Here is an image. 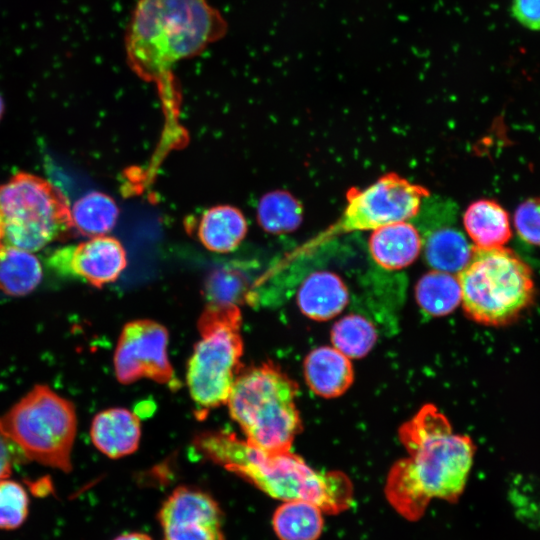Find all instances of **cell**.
I'll use <instances>...</instances> for the list:
<instances>
[{
    "label": "cell",
    "mask_w": 540,
    "mask_h": 540,
    "mask_svg": "<svg viewBox=\"0 0 540 540\" xmlns=\"http://www.w3.org/2000/svg\"><path fill=\"white\" fill-rule=\"evenodd\" d=\"M373 260L386 270L409 266L420 254L422 237L408 221L381 226L371 233L368 241Z\"/></svg>",
    "instance_id": "4fadbf2b"
},
{
    "label": "cell",
    "mask_w": 540,
    "mask_h": 540,
    "mask_svg": "<svg viewBox=\"0 0 540 540\" xmlns=\"http://www.w3.org/2000/svg\"><path fill=\"white\" fill-rule=\"evenodd\" d=\"M4 244L35 252L73 233L71 209L50 181L27 172L0 185Z\"/></svg>",
    "instance_id": "8992f818"
},
{
    "label": "cell",
    "mask_w": 540,
    "mask_h": 540,
    "mask_svg": "<svg viewBox=\"0 0 540 540\" xmlns=\"http://www.w3.org/2000/svg\"><path fill=\"white\" fill-rule=\"evenodd\" d=\"M26 460L18 446L0 429V480L11 475L15 464Z\"/></svg>",
    "instance_id": "f546056e"
},
{
    "label": "cell",
    "mask_w": 540,
    "mask_h": 540,
    "mask_svg": "<svg viewBox=\"0 0 540 540\" xmlns=\"http://www.w3.org/2000/svg\"><path fill=\"white\" fill-rule=\"evenodd\" d=\"M324 512L301 500L285 501L272 516V527L280 540H317L324 528Z\"/></svg>",
    "instance_id": "ffe728a7"
},
{
    "label": "cell",
    "mask_w": 540,
    "mask_h": 540,
    "mask_svg": "<svg viewBox=\"0 0 540 540\" xmlns=\"http://www.w3.org/2000/svg\"><path fill=\"white\" fill-rule=\"evenodd\" d=\"M243 282L238 275L220 271L215 273L207 285V296L211 305H237L243 295Z\"/></svg>",
    "instance_id": "4316f807"
},
{
    "label": "cell",
    "mask_w": 540,
    "mask_h": 540,
    "mask_svg": "<svg viewBox=\"0 0 540 540\" xmlns=\"http://www.w3.org/2000/svg\"><path fill=\"white\" fill-rule=\"evenodd\" d=\"M457 277L465 313L484 325L511 323L535 296L530 267L513 251L503 247H475L469 263Z\"/></svg>",
    "instance_id": "5b68a950"
},
{
    "label": "cell",
    "mask_w": 540,
    "mask_h": 540,
    "mask_svg": "<svg viewBox=\"0 0 540 540\" xmlns=\"http://www.w3.org/2000/svg\"><path fill=\"white\" fill-rule=\"evenodd\" d=\"M297 392L286 373L265 363L238 375L227 400L229 412L249 444L268 452L289 451L301 431Z\"/></svg>",
    "instance_id": "277c9868"
},
{
    "label": "cell",
    "mask_w": 540,
    "mask_h": 540,
    "mask_svg": "<svg viewBox=\"0 0 540 540\" xmlns=\"http://www.w3.org/2000/svg\"><path fill=\"white\" fill-rule=\"evenodd\" d=\"M257 219L266 232L288 233L296 230L301 224L303 208L289 192L273 191L265 194L259 201Z\"/></svg>",
    "instance_id": "cb8c5ba5"
},
{
    "label": "cell",
    "mask_w": 540,
    "mask_h": 540,
    "mask_svg": "<svg viewBox=\"0 0 540 540\" xmlns=\"http://www.w3.org/2000/svg\"><path fill=\"white\" fill-rule=\"evenodd\" d=\"M200 339L187 368L193 401L203 410L227 402L243 354L241 313L237 305L208 304L199 319Z\"/></svg>",
    "instance_id": "ba28073f"
},
{
    "label": "cell",
    "mask_w": 540,
    "mask_h": 540,
    "mask_svg": "<svg viewBox=\"0 0 540 540\" xmlns=\"http://www.w3.org/2000/svg\"><path fill=\"white\" fill-rule=\"evenodd\" d=\"M377 340L374 325L358 314L344 316L331 329L333 347L352 359L367 355Z\"/></svg>",
    "instance_id": "d4e9b609"
},
{
    "label": "cell",
    "mask_w": 540,
    "mask_h": 540,
    "mask_svg": "<svg viewBox=\"0 0 540 540\" xmlns=\"http://www.w3.org/2000/svg\"><path fill=\"white\" fill-rule=\"evenodd\" d=\"M408 457L395 462L384 492L404 518L417 520L430 501L456 502L462 495L473 464L475 445L456 434L447 417L433 404H425L399 428Z\"/></svg>",
    "instance_id": "6da1fadb"
},
{
    "label": "cell",
    "mask_w": 540,
    "mask_h": 540,
    "mask_svg": "<svg viewBox=\"0 0 540 540\" xmlns=\"http://www.w3.org/2000/svg\"><path fill=\"white\" fill-rule=\"evenodd\" d=\"M158 519L163 540H225L223 511L199 489H175L162 503Z\"/></svg>",
    "instance_id": "8fae6325"
},
{
    "label": "cell",
    "mask_w": 540,
    "mask_h": 540,
    "mask_svg": "<svg viewBox=\"0 0 540 540\" xmlns=\"http://www.w3.org/2000/svg\"><path fill=\"white\" fill-rule=\"evenodd\" d=\"M430 196L427 188L391 172L364 189L351 188L347 205L330 233L375 230L381 226L408 221L420 212Z\"/></svg>",
    "instance_id": "9c48e42d"
},
{
    "label": "cell",
    "mask_w": 540,
    "mask_h": 540,
    "mask_svg": "<svg viewBox=\"0 0 540 540\" xmlns=\"http://www.w3.org/2000/svg\"><path fill=\"white\" fill-rule=\"evenodd\" d=\"M29 511V498L25 488L8 478L0 480V529L20 527Z\"/></svg>",
    "instance_id": "484cf974"
},
{
    "label": "cell",
    "mask_w": 540,
    "mask_h": 540,
    "mask_svg": "<svg viewBox=\"0 0 540 540\" xmlns=\"http://www.w3.org/2000/svg\"><path fill=\"white\" fill-rule=\"evenodd\" d=\"M90 435L95 447L110 458L133 453L139 444L141 429L138 417L124 408H110L98 413Z\"/></svg>",
    "instance_id": "9a60e30c"
},
{
    "label": "cell",
    "mask_w": 540,
    "mask_h": 540,
    "mask_svg": "<svg viewBox=\"0 0 540 540\" xmlns=\"http://www.w3.org/2000/svg\"><path fill=\"white\" fill-rule=\"evenodd\" d=\"M247 234V221L242 212L229 205L208 209L202 215L198 236L209 250L227 253L236 249Z\"/></svg>",
    "instance_id": "ac0fdd59"
},
{
    "label": "cell",
    "mask_w": 540,
    "mask_h": 540,
    "mask_svg": "<svg viewBox=\"0 0 540 540\" xmlns=\"http://www.w3.org/2000/svg\"><path fill=\"white\" fill-rule=\"evenodd\" d=\"M194 445L201 455L283 502L307 501L327 514L352 504V482L343 472L317 471L290 450L268 452L221 431L198 435Z\"/></svg>",
    "instance_id": "7a4b0ae2"
},
{
    "label": "cell",
    "mask_w": 540,
    "mask_h": 540,
    "mask_svg": "<svg viewBox=\"0 0 540 540\" xmlns=\"http://www.w3.org/2000/svg\"><path fill=\"white\" fill-rule=\"evenodd\" d=\"M3 242H4L3 226H2V221L0 218V247L2 246Z\"/></svg>",
    "instance_id": "1f68e13d"
},
{
    "label": "cell",
    "mask_w": 540,
    "mask_h": 540,
    "mask_svg": "<svg viewBox=\"0 0 540 540\" xmlns=\"http://www.w3.org/2000/svg\"><path fill=\"white\" fill-rule=\"evenodd\" d=\"M415 294L422 310L433 316L453 312L462 300L458 277L438 270H432L419 279Z\"/></svg>",
    "instance_id": "603a6c76"
},
{
    "label": "cell",
    "mask_w": 540,
    "mask_h": 540,
    "mask_svg": "<svg viewBox=\"0 0 540 540\" xmlns=\"http://www.w3.org/2000/svg\"><path fill=\"white\" fill-rule=\"evenodd\" d=\"M48 263L58 274L102 287L120 276L127 265V256L116 238L102 235L56 249L49 255Z\"/></svg>",
    "instance_id": "7c38bea8"
},
{
    "label": "cell",
    "mask_w": 540,
    "mask_h": 540,
    "mask_svg": "<svg viewBox=\"0 0 540 540\" xmlns=\"http://www.w3.org/2000/svg\"><path fill=\"white\" fill-rule=\"evenodd\" d=\"M349 302V291L335 273L317 271L310 274L297 292L301 312L316 321H326L341 313Z\"/></svg>",
    "instance_id": "2e32d148"
},
{
    "label": "cell",
    "mask_w": 540,
    "mask_h": 540,
    "mask_svg": "<svg viewBox=\"0 0 540 540\" xmlns=\"http://www.w3.org/2000/svg\"><path fill=\"white\" fill-rule=\"evenodd\" d=\"M74 405L46 385H36L0 418V429L27 460L69 472L76 435Z\"/></svg>",
    "instance_id": "52a82bcc"
},
{
    "label": "cell",
    "mask_w": 540,
    "mask_h": 540,
    "mask_svg": "<svg viewBox=\"0 0 540 540\" xmlns=\"http://www.w3.org/2000/svg\"><path fill=\"white\" fill-rule=\"evenodd\" d=\"M40 260L31 252L7 244L0 247V290L10 296L31 293L41 282Z\"/></svg>",
    "instance_id": "d6986e66"
},
{
    "label": "cell",
    "mask_w": 540,
    "mask_h": 540,
    "mask_svg": "<svg viewBox=\"0 0 540 540\" xmlns=\"http://www.w3.org/2000/svg\"><path fill=\"white\" fill-rule=\"evenodd\" d=\"M225 22L207 0H139L126 39L128 63L171 91L172 68L219 39Z\"/></svg>",
    "instance_id": "3957f363"
},
{
    "label": "cell",
    "mask_w": 540,
    "mask_h": 540,
    "mask_svg": "<svg viewBox=\"0 0 540 540\" xmlns=\"http://www.w3.org/2000/svg\"><path fill=\"white\" fill-rule=\"evenodd\" d=\"M511 12L523 27L540 31V0H512Z\"/></svg>",
    "instance_id": "f1b7e54d"
},
{
    "label": "cell",
    "mask_w": 540,
    "mask_h": 540,
    "mask_svg": "<svg viewBox=\"0 0 540 540\" xmlns=\"http://www.w3.org/2000/svg\"><path fill=\"white\" fill-rule=\"evenodd\" d=\"M3 113H4V102L0 95V120L2 119Z\"/></svg>",
    "instance_id": "d6a6232c"
},
{
    "label": "cell",
    "mask_w": 540,
    "mask_h": 540,
    "mask_svg": "<svg viewBox=\"0 0 540 540\" xmlns=\"http://www.w3.org/2000/svg\"><path fill=\"white\" fill-rule=\"evenodd\" d=\"M70 209L73 231L90 238L109 233L119 217L115 201L99 191L82 195Z\"/></svg>",
    "instance_id": "44dd1931"
},
{
    "label": "cell",
    "mask_w": 540,
    "mask_h": 540,
    "mask_svg": "<svg viewBox=\"0 0 540 540\" xmlns=\"http://www.w3.org/2000/svg\"><path fill=\"white\" fill-rule=\"evenodd\" d=\"M304 377L316 395L335 398L344 394L352 385L354 371L350 358L334 347L321 346L306 356Z\"/></svg>",
    "instance_id": "5bb4252c"
},
{
    "label": "cell",
    "mask_w": 540,
    "mask_h": 540,
    "mask_svg": "<svg viewBox=\"0 0 540 540\" xmlns=\"http://www.w3.org/2000/svg\"><path fill=\"white\" fill-rule=\"evenodd\" d=\"M424 256L433 269L459 273L470 261L474 248L457 229L442 227L430 233L423 242Z\"/></svg>",
    "instance_id": "7402d4cb"
},
{
    "label": "cell",
    "mask_w": 540,
    "mask_h": 540,
    "mask_svg": "<svg viewBox=\"0 0 540 540\" xmlns=\"http://www.w3.org/2000/svg\"><path fill=\"white\" fill-rule=\"evenodd\" d=\"M168 332L152 320L127 323L120 334L114 354L115 374L122 384L149 378L166 384L174 372L167 355Z\"/></svg>",
    "instance_id": "30bf717a"
},
{
    "label": "cell",
    "mask_w": 540,
    "mask_h": 540,
    "mask_svg": "<svg viewBox=\"0 0 540 540\" xmlns=\"http://www.w3.org/2000/svg\"><path fill=\"white\" fill-rule=\"evenodd\" d=\"M514 226L523 240L540 246V197L527 199L517 207Z\"/></svg>",
    "instance_id": "83f0119b"
},
{
    "label": "cell",
    "mask_w": 540,
    "mask_h": 540,
    "mask_svg": "<svg viewBox=\"0 0 540 540\" xmlns=\"http://www.w3.org/2000/svg\"><path fill=\"white\" fill-rule=\"evenodd\" d=\"M113 540H153L149 535L141 532H126Z\"/></svg>",
    "instance_id": "4dcf8cb0"
},
{
    "label": "cell",
    "mask_w": 540,
    "mask_h": 540,
    "mask_svg": "<svg viewBox=\"0 0 540 540\" xmlns=\"http://www.w3.org/2000/svg\"><path fill=\"white\" fill-rule=\"evenodd\" d=\"M463 223L475 247L480 249L503 247L512 235L508 213L489 199L471 203L463 215Z\"/></svg>",
    "instance_id": "e0dca14e"
}]
</instances>
